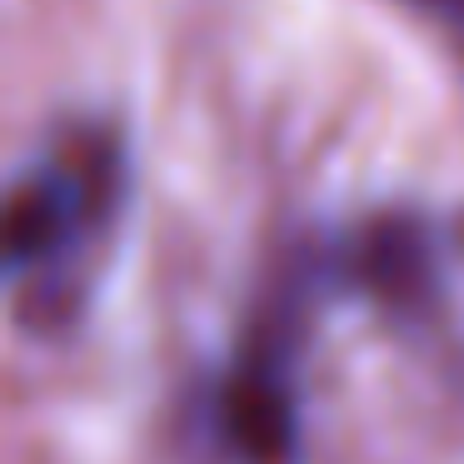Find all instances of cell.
Instances as JSON below:
<instances>
[{
  "label": "cell",
  "instance_id": "obj_1",
  "mask_svg": "<svg viewBox=\"0 0 464 464\" xmlns=\"http://www.w3.org/2000/svg\"><path fill=\"white\" fill-rule=\"evenodd\" d=\"M85 220V180L75 175H35L15 190L5 215V250L11 265H45L75 240V225Z\"/></svg>",
  "mask_w": 464,
  "mask_h": 464
},
{
  "label": "cell",
  "instance_id": "obj_2",
  "mask_svg": "<svg viewBox=\"0 0 464 464\" xmlns=\"http://www.w3.org/2000/svg\"><path fill=\"white\" fill-rule=\"evenodd\" d=\"M230 430L255 464H285L290 459V410H285L280 384L275 380H245L240 390H235Z\"/></svg>",
  "mask_w": 464,
  "mask_h": 464
},
{
  "label": "cell",
  "instance_id": "obj_3",
  "mask_svg": "<svg viewBox=\"0 0 464 464\" xmlns=\"http://www.w3.org/2000/svg\"><path fill=\"white\" fill-rule=\"evenodd\" d=\"M430 15H440L444 25H454V31H464V0H420Z\"/></svg>",
  "mask_w": 464,
  "mask_h": 464
}]
</instances>
